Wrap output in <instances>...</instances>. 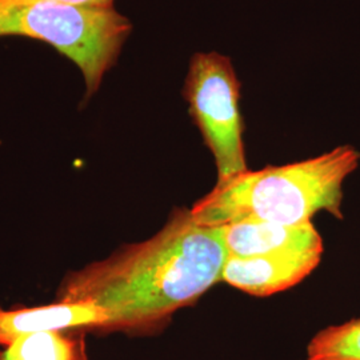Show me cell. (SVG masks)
<instances>
[{
  "label": "cell",
  "mask_w": 360,
  "mask_h": 360,
  "mask_svg": "<svg viewBox=\"0 0 360 360\" xmlns=\"http://www.w3.org/2000/svg\"><path fill=\"white\" fill-rule=\"evenodd\" d=\"M227 252L219 227L176 208L154 236L70 271L56 300L89 302L103 311V334H153L221 281Z\"/></svg>",
  "instance_id": "cell-1"
},
{
  "label": "cell",
  "mask_w": 360,
  "mask_h": 360,
  "mask_svg": "<svg viewBox=\"0 0 360 360\" xmlns=\"http://www.w3.org/2000/svg\"><path fill=\"white\" fill-rule=\"evenodd\" d=\"M307 360H360V319L315 335L307 347Z\"/></svg>",
  "instance_id": "cell-9"
},
{
  "label": "cell",
  "mask_w": 360,
  "mask_h": 360,
  "mask_svg": "<svg viewBox=\"0 0 360 360\" xmlns=\"http://www.w3.org/2000/svg\"><path fill=\"white\" fill-rule=\"evenodd\" d=\"M103 311L89 302L56 300L38 307L0 309V347L20 336L49 331H86L103 334Z\"/></svg>",
  "instance_id": "cell-6"
},
{
  "label": "cell",
  "mask_w": 360,
  "mask_h": 360,
  "mask_svg": "<svg viewBox=\"0 0 360 360\" xmlns=\"http://www.w3.org/2000/svg\"><path fill=\"white\" fill-rule=\"evenodd\" d=\"M227 257H251L279 252H323V239L312 223L285 226L243 220L219 227Z\"/></svg>",
  "instance_id": "cell-7"
},
{
  "label": "cell",
  "mask_w": 360,
  "mask_h": 360,
  "mask_svg": "<svg viewBox=\"0 0 360 360\" xmlns=\"http://www.w3.org/2000/svg\"><path fill=\"white\" fill-rule=\"evenodd\" d=\"M68 4H77V6H84V7H96V8H112L114 0H58Z\"/></svg>",
  "instance_id": "cell-10"
},
{
  "label": "cell",
  "mask_w": 360,
  "mask_h": 360,
  "mask_svg": "<svg viewBox=\"0 0 360 360\" xmlns=\"http://www.w3.org/2000/svg\"><path fill=\"white\" fill-rule=\"evenodd\" d=\"M131 32V20L115 7H84L58 0H0V37L37 39L68 58L84 80L83 103L99 91Z\"/></svg>",
  "instance_id": "cell-3"
},
{
  "label": "cell",
  "mask_w": 360,
  "mask_h": 360,
  "mask_svg": "<svg viewBox=\"0 0 360 360\" xmlns=\"http://www.w3.org/2000/svg\"><path fill=\"white\" fill-rule=\"evenodd\" d=\"M360 154L349 146L307 160L251 171L215 187L190 210L199 226L221 227L243 220L285 226L312 223L327 211L342 219L343 183L359 166Z\"/></svg>",
  "instance_id": "cell-2"
},
{
  "label": "cell",
  "mask_w": 360,
  "mask_h": 360,
  "mask_svg": "<svg viewBox=\"0 0 360 360\" xmlns=\"http://www.w3.org/2000/svg\"><path fill=\"white\" fill-rule=\"evenodd\" d=\"M183 96L193 122L214 156L218 179H232L247 167L240 112V82L231 59L217 51L196 52L184 79Z\"/></svg>",
  "instance_id": "cell-4"
},
{
  "label": "cell",
  "mask_w": 360,
  "mask_h": 360,
  "mask_svg": "<svg viewBox=\"0 0 360 360\" xmlns=\"http://www.w3.org/2000/svg\"><path fill=\"white\" fill-rule=\"evenodd\" d=\"M86 331L25 335L0 347V360H89Z\"/></svg>",
  "instance_id": "cell-8"
},
{
  "label": "cell",
  "mask_w": 360,
  "mask_h": 360,
  "mask_svg": "<svg viewBox=\"0 0 360 360\" xmlns=\"http://www.w3.org/2000/svg\"><path fill=\"white\" fill-rule=\"evenodd\" d=\"M323 252H279L262 257H227L221 281L247 294L267 296L284 291L307 278Z\"/></svg>",
  "instance_id": "cell-5"
}]
</instances>
